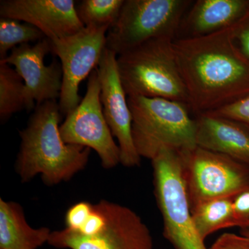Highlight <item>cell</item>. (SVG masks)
I'll return each mask as SVG.
<instances>
[{
    "mask_svg": "<svg viewBox=\"0 0 249 249\" xmlns=\"http://www.w3.org/2000/svg\"><path fill=\"white\" fill-rule=\"evenodd\" d=\"M232 27L197 38L174 40L188 106L197 116L249 93V60L236 46Z\"/></svg>",
    "mask_w": 249,
    "mask_h": 249,
    "instance_id": "6da1fadb",
    "label": "cell"
},
{
    "mask_svg": "<svg viewBox=\"0 0 249 249\" xmlns=\"http://www.w3.org/2000/svg\"><path fill=\"white\" fill-rule=\"evenodd\" d=\"M195 225L201 238L221 229L235 227L232 198L204 201L191 209Z\"/></svg>",
    "mask_w": 249,
    "mask_h": 249,
    "instance_id": "e0dca14e",
    "label": "cell"
},
{
    "mask_svg": "<svg viewBox=\"0 0 249 249\" xmlns=\"http://www.w3.org/2000/svg\"><path fill=\"white\" fill-rule=\"evenodd\" d=\"M191 0H124L119 18L108 31L106 48L117 56L147 41L175 40Z\"/></svg>",
    "mask_w": 249,
    "mask_h": 249,
    "instance_id": "5b68a950",
    "label": "cell"
},
{
    "mask_svg": "<svg viewBox=\"0 0 249 249\" xmlns=\"http://www.w3.org/2000/svg\"><path fill=\"white\" fill-rule=\"evenodd\" d=\"M124 0H83L77 14L85 27L111 28L120 15Z\"/></svg>",
    "mask_w": 249,
    "mask_h": 249,
    "instance_id": "d6986e66",
    "label": "cell"
},
{
    "mask_svg": "<svg viewBox=\"0 0 249 249\" xmlns=\"http://www.w3.org/2000/svg\"><path fill=\"white\" fill-rule=\"evenodd\" d=\"M235 227L241 229L249 228V188L241 192L232 198Z\"/></svg>",
    "mask_w": 249,
    "mask_h": 249,
    "instance_id": "603a6c76",
    "label": "cell"
},
{
    "mask_svg": "<svg viewBox=\"0 0 249 249\" xmlns=\"http://www.w3.org/2000/svg\"><path fill=\"white\" fill-rule=\"evenodd\" d=\"M163 235L175 249H208L196 230L183 178L181 155L161 150L152 160Z\"/></svg>",
    "mask_w": 249,
    "mask_h": 249,
    "instance_id": "8992f818",
    "label": "cell"
},
{
    "mask_svg": "<svg viewBox=\"0 0 249 249\" xmlns=\"http://www.w3.org/2000/svg\"><path fill=\"white\" fill-rule=\"evenodd\" d=\"M132 136L141 157L152 160L161 150L180 155L196 147V121L186 103L161 98L127 96Z\"/></svg>",
    "mask_w": 249,
    "mask_h": 249,
    "instance_id": "3957f363",
    "label": "cell"
},
{
    "mask_svg": "<svg viewBox=\"0 0 249 249\" xmlns=\"http://www.w3.org/2000/svg\"><path fill=\"white\" fill-rule=\"evenodd\" d=\"M51 232L31 227L20 205L0 199V249H37L48 242Z\"/></svg>",
    "mask_w": 249,
    "mask_h": 249,
    "instance_id": "2e32d148",
    "label": "cell"
},
{
    "mask_svg": "<svg viewBox=\"0 0 249 249\" xmlns=\"http://www.w3.org/2000/svg\"><path fill=\"white\" fill-rule=\"evenodd\" d=\"M96 70L101 82L103 114L119 142L121 164L129 168L139 166L142 157L134 145L132 113L119 76L117 55L106 48Z\"/></svg>",
    "mask_w": 249,
    "mask_h": 249,
    "instance_id": "8fae6325",
    "label": "cell"
},
{
    "mask_svg": "<svg viewBox=\"0 0 249 249\" xmlns=\"http://www.w3.org/2000/svg\"><path fill=\"white\" fill-rule=\"evenodd\" d=\"M98 204L106 217L102 229L85 235L65 228L52 231L49 245L70 249H153L148 227L132 209L102 199Z\"/></svg>",
    "mask_w": 249,
    "mask_h": 249,
    "instance_id": "ba28073f",
    "label": "cell"
},
{
    "mask_svg": "<svg viewBox=\"0 0 249 249\" xmlns=\"http://www.w3.org/2000/svg\"><path fill=\"white\" fill-rule=\"evenodd\" d=\"M52 53L48 38L38 41L36 45L18 46L0 62L14 65L25 84L26 109L30 111L37 106L60 98L62 84L61 63L53 60L46 66V55Z\"/></svg>",
    "mask_w": 249,
    "mask_h": 249,
    "instance_id": "7c38bea8",
    "label": "cell"
},
{
    "mask_svg": "<svg viewBox=\"0 0 249 249\" xmlns=\"http://www.w3.org/2000/svg\"><path fill=\"white\" fill-rule=\"evenodd\" d=\"M110 28L85 27L74 35L50 40L52 53L60 60L62 84L58 105L62 115L81 102L78 91L81 82L97 68L106 48V36Z\"/></svg>",
    "mask_w": 249,
    "mask_h": 249,
    "instance_id": "30bf717a",
    "label": "cell"
},
{
    "mask_svg": "<svg viewBox=\"0 0 249 249\" xmlns=\"http://www.w3.org/2000/svg\"><path fill=\"white\" fill-rule=\"evenodd\" d=\"M232 34L236 46L249 60V8L245 16L232 26Z\"/></svg>",
    "mask_w": 249,
    "mask_h": 249,
    "instance_id": "cb8c5ba5",
    "label": "cell"
},
{
    "mask_svg": "<svg viewBox=\"0 0 249 249\" xmlns=\"http://www.w3.org/2000/svg\"><path fill=\"white\" fill-rule=\"evenodd\" d=\"M93 204L80 201L71 206L65 214L66 228L73 231L79 230L86 222L93 210Z\"/></svg>",
    "mask_w": 249,
    "mask_h": 249,
    "instance_id": "7402d4cb",
    "label": "cell"
},
{
    "mask_svg": "<svg viewBox=\"0 0 249 249\" xmlns=\"http://www.w3.org/2000/svg\"><path fill=\"white\" fill-rule=\"evenodd\" d=\"M191 210L204 201L233 198L249 188V165L196 146L181 155Z\"/></svg>",
    "mask_w": 249,
    "mask_h": 249,
    "instance_id": "52a82bcc",
    "label": "cell"
},
{
    "mask_svg": "<svg viewBox=\"0 0 249 249\" xmlns=\"http://www.w3.org/2000/svg\"><path fill=\"white\" fill-rule=\"evenodd\" d=\"M60 119L57 101H46L36 106L27 127L19 131L21 143L16 170L22 182L40 175L48 186L58 184L71 179L88 164L91 149L65 142Z\"/></svg>",
    "mask_w": 249,
    "mask_h": 249,
    "instance_id": "7a4b0ae2",
    "label": "cell"
},
{
    "mask_svg": "<svg viewBox=\"0 0 249 249\" xmlns=\"http://www.w3.org/2000/svg\"><path fill=\"white\" fill-rule=\"evenodd\" d=\"M46 38L43 33L28 23L11 18H0V60L8 56L9 51L18 46L38 42Z\"/></svg>",
    "mask_w": 249,
    "mask_h": 249,
    "instance_id": "ffe728a7",
    "label": "cell"
},
{
    "mask_svg": "<svg viewBox=\"0 0 249 249\" xmlns=\"http://www.w3.org/2000/svg\"><path fill=\"white\" fill-rule=\"evenodd\" d=\"M101 92V82L95 69L88 78L84 98L67 114L60 132L67 144L93 149L103 168L111 169L121 163V152L103 114Z\"/></svg>",
    "mask_w": 249,
    "mask_h": 249,
    "instance_id": "9c48e42d",
    "label": "cell"
},
{
    "mask_svg": "<svg viewBox=\"0 0 249 249\" xmlns=\"http://www.w3.org/2000/svg\"><path fill=\"white\" fill-rule=\"evenodd\" d=\"M8 64L0 62V119L5 122L13 114L26 109L25 84Z\"/></svg>",
    "mask_w": 249,
    "mask_h": 249,
    "instance_id": "ac0fdd59",
    "label": "cell"
},
{
    "mask_svg": "<svg viewBox=\"0 0 249 249\" xmlns=\"http://www.w3.org/2000/svg\"><path fill=\"white\" fill-rule=\"evenodd\" d=\"M249 8L247 0L193 1L181 21L176 39L197 38L232 27L245 16Z\"/></svg>",
    "mask_w": 249,
    "mask_h": 249,
    "instance_id": "5bb4252c",
    "label": "cell"
},
{
    "mask_svg": "<svg viewBox=\"0 0 249 249\" xmlns=\"http://www.w3.org/2000/svg\"><path fill=\"white\" fill-rule=\"evenodd\" d=\"M241 234H242V235L247 236V237H249V229H242V231H241Z\"/></svg>",
    "mask_w": 249,
    "mask_h": 249,
    "instance_id": "484cf974",
    "label": "cell"
},
{
    "mask_svg": "<svg viewBox=\"0 0 249 249\" xmlns=\"http://www.w3.org/2000/svg\"><path fill=\"white\" fill-rule=\"evenodd\" d=\"M196 121V146L227 155L249 165V128L232 119L199 114Z\"/></svg>",
    "mask_w": 249,
    "mask_h": 249,
    "instance_id": "9a60e30c",
    "label": "cell"
},
{
    "mask_svg": "<svg viewBox=\"0 0 249 249\" xmlns=\"http://www.w3.org/2000/svg\"><path fill=\"white\" fill-rule=\"evenodd\" d=\"M208 114L232 119L249 128V93L231 104Z\"/></svg>",
    "mask_w": 249,
    "mask_h": 249,
    "instance_id": "44dd1931",
    "label": "cell"
},
{
    "mask_svg": "<svg viewBox=\"0 0 249 249\" xmlns=\"http://www.w3.org/2000/svg\"><path fill=\"white\" fill-rule=\"evenodd\" d=\"M0 16L30 24L50 40L74 35L85 28L73 0H1Z\"/></svg>",
    "mask_w": 249,
    "mask_h": 249,
    "instance_id": "4fadbf2b",
    "label": "cell"
},
{
    "mask_svg": "<svg viewBox=\"0 0 249 249\" xmlns=\"http://www.w3.org/2000/svg\"><path fill=\"white\" fill-rule=\"evenodd\" d=\"M209 249H249V237L226 232L219 236Z\"/></svg>",
    "mask_w": 249,
    "mask_h": 249,
    "instance_id": "d4e9b609",
    "label": "cell"
},
{
    "mask_svg": "<svg viewBox=\"0 0 249 249\" xmlns=\"http://www.w3.org/2000/svg\"><path fill=\"white\" fill-rule=\"evenodd\" d=\"M174 40L153 39L117 56L119 76L127 96L165 98L188 105Z\"/></svg>",
    "mask_w": 249,
    "mask_h": 249,
    "instance_id": "277c9868",
    "label": "cell"
}]
</instances>
